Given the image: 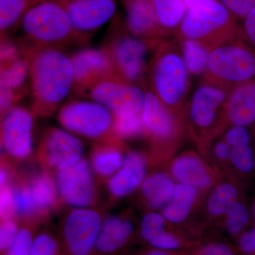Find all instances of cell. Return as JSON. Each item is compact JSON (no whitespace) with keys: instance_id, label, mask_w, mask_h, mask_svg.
<instances>
[{"instance_id":"1","label":"cell","mask_w":255,"mask_h":255,"mask_svg":"<svg viewBox=\"0 0 255 255\" xmlns=\"http://www.w3.org/2000/svg\"><path fill=\"white\" fill-rule=\"evenodd\" d=\"M21 51L28 63L33 110L49 115L73 89L71 57L58 48L46 47L24 46Z\"/></svg>"},{"instance_id":"2","label":"cell","mask_w":255,"mask_h":255,"mask_svg":"<svg viewBox=\"0 0 255 255\" xmlns=\"http://www.w3.org/2000/svg\"><path fill=\"white\" fill-rule=\"evenodd\" d=\"M150 64L152 90L167 108L180 112L191 90V75L186 68L177 40L160 42Z\"/></svg>"},{"instance_id":"3","label":"cell","mask_w":255,"mask_h":255,"mask_svg":"<svg viewBox=\"0 0 255 255\" xmlns=\"http://www.w3.org/2000/svg\"><path fill=\"white\" fill-rule=\"evenodd\" d=\"M233 15L219 0H199L186 9L179 38L196 40L210 48L238 38Z\"/></svg>"},{"instance_id":"4","label":"cell","mask_w":255,"mask_h":255,"mask_svg":"<svg viewBox=\"0 0 255 255\" xmlns=\"http://www.w3.org/2000/svg\"><path fill=\"white\" fill-rule=\"evenodd\" d=\"M21 26L32 46L58 48L76 33L65 6L55 1L33 5L21 18Z\"/></svg>"},{"instance_id":"5","label":"cell","mask_w":255,"mask_h":255,"mask_svg":"<svg viewBox=\"0 0 255 255\" xmlns=\"http://www.w3.org/2000/svg\"><path fill=\"white\" fill-rule=\"evenodd\" d=\"M204 78L229 90L255 80V50L239 37L213 47Z\"/></svg>"},{"instance_id":"6","label":"cell","mask_w":255,"mask_h":255,"mask_svg":"<svg viewBox=\"0 0 255 255\" xmlns=\"http://www.w3.org/2000/svg\"><path fill=\"white\" fill-rule=\"evenodd\" d=\"M58 120L65 130L77 136L100 139L112 134L113 114L95 101L66 104L58 112Z\"/></svg>"},{"instance_id":"7","label":"cell","mask_w":255,"mask_h":255,"mask_svg":"<svg viewBox=\"0 0 255 255\" xmlns=\"http://www.w3.org/2000/svg\"><path fill=\"white\" fill-rule=\"evenodd\" d=\"M159 43L146 41L130 33L117 36L105 50L110 55L119 80L137 85L143 80L147 72L148 50Z\"/></svg>"},{"instance_id":"8","label":"cell","mask_w":255,"mask_h":255,"mask_svg":"<svg viewBox=\"0 0 255 255\" xmlns=\"http://www.w3.org/2000/svg\"><path fill=\"white\" fill-rule=\"evenodd\" d=\"M230 90L217 82L202 79L188 103L189 121L196 130H214L223 117Z\"/></svg>"},{"instance_id":"9","label":"cell","mask_w":255,"mask_h":255,"mask_svg":"<svg viewBox=\"0 0 255 255\" xmlns=\"http://www.w3.org/2000/svg\"><path fill=\"white\" fill-rule=\"evenodd\" d=\"M57 187L61 200L75 208H91L97 201L93 170L87 159L65 167L57 174Z\"/></svg>"},{"instance_id":"10","label":"cell","mask_w":255,"mask_h":255,"mask_svg":"<svg viewBox=\"0 0 255 255\" xmlns=\"http://www.w3.org/2000/svg\"><path fill=\"white\" fill-rule=\"evenodd\" d=\"M33 117L27 109L14 107L3 116L1 144L10 158L23 161L33 152Z\"/></svg>"},{"instance_id":"11","label":"cell","mask_w":255,"mask_h":255,"mask_svg":"<svg viewBox=\"0 0 255 255\" xmlns=\"http://www.w3.org/2000/svg\"><path fill=\"white\" fill-rule=\"evenodd\" d=\"M145 95L137 85L119 79L103 80L90 90L92 100L108 109L114 116L141 113Z\"/></svg>"},{"instance_id":"12","label":"cell","mask_w":255,"mask_h":255,"mask_svg":"<svg viewBox=\"0 0 255 255\" xmlns=\"http://www.w3.org/2000/svg\"><path fill=\"white\" fill-rule=\"evenodd\" d=\"M100 214L90 208H76L64 221L63 234L72 255H89L96 246L102 227Z\"/></svg>"},{"instance_id":"13","label":"cell","mask_w":255,"mask_h":255,"mask_svg":"<svg viewBox=\"0 0 255 255\" xmlns=\"http://www.w3.org/2000/svg\"><path fill=\"white\" fill-rule=\"evenodd\" d=\"M82 140L62 129H48L42 138L38 157L43 166L58 171L76 163L82 158Z\"/></svg>"},{"instance_id":"14","label":"cell","mask_w":255,"mask_h":255,"mask_svg":"<svg viewBox=\"0 0 255 255\" xmlns=\"http://www.w3.org/2000/svg\"><path fill=\"white\" fill-rule=\"evenodd\" d=\"M71 59L74 70L73 89L76 91L90 90L103 80L119 79L110 55L105 50L82 49L72 55Z\"/></svg>"},{"instance_id":"15","label":"cell","mask_w":255,"mask_h":255,"mask_svg":"<svg viewBox=\"0 0 255 255\" xmlns=\"http://www.w3.org/2000/svg\"><path fill=\"white\" fill-rule=\"evenodd\" d=\"M63 6L76 33L100 28L113 17L117 10L115 0H68Z\"/></svg>"},{"instance_id":"16","label":"cell","mask_w":255,"mask_h":255,"mask_svg":"<svg viewBox=\"0 0 255 255\" xmlns=\"http://www.w3.org/2000/svg\"><path fill=\"white\" fill-rule=\"evenodd\" d=\"M175 114L157 98L153 92H145L141 111L145 135L158 142L173 140L179 128Z\"/></svg>"},{"instance_id":"17","label":"cell","mask_w":255,"mask_h":255,"mask_svg":"<svg viewBox=\"0 0 255 255\" xmlns=\"http://www.w3.org/2000/svg\"><path fill=\"white\" fill-rule=\"evenodd\" d=\"M145 156L136 151L129 152L124 157L122 167L110 178L108 190L112 197L122 199L141 187L145 178Z\"/></svg>"},{"instance_id":"18","label":"cell","mask_w":255,"mask_h":255,"mask_svg":"<svg viewBox=\"0 0 255 255\" xmlns=\"http://www.w3.org/2000/svg\"><path fill=\"white\" fill-rule=\"evenodd\" d=\"M170 175L180 184L192 186L197 189H206L214 184L212 170L208 164L194 152L178 155L170 165Z\"/></svg>"},{"instance_id":"19","label":"cell","mask_w":255,"mask_h":255,"mask_svg":"<svg viewBox=\"0 0 255 255\" xmlns=\"http://www.w3.org/2000/svg\"><path fill=\"white\" fill-rule=\"evenodd\" d=\"M226 118L232 126H255V80L232 87L226 105Z\"/></svg>"},{"instance_id":"20","label":"cell","mask_w":255,"mask_h":255,"mask_svg":"<svg viewBox=\"0 0 255 255\" xmlns=\"http://www.w3.org/2000/svg\"><path fill=\"white\" fill-rule=\"evenodd\" d=\"M128 29L132 36L160 43L162 38L151 0H127Z\"/></svg>"},{"instance_id":"21","label":"cell","mask_w":255,"mask_h":255,"mask_svg":"<svg viewBox=\"0 0 255 255\" xmlns=\"http://www.w3.org/2000/svg\"><path fill=\"white\" fill-rule=\"evenodd\" d=\"M133 224L122 216H110L102 223L95 248L104 254L118 251L133 233Z\"/></svg>"},{"instance_id":"22","label":"cell","mask_w":255,"mask_h":255,"mask_svg":"<svg viewBox=\"0 0 255 255\" xmlns=\"http://www.w3.org/2000/svg\"><path fill=\"white\" fill-rule=\"evenodd\" d=\"M175 187L172 176L157 172L146 177L140 188L147 205L151 209H164L172 200Z\"/></svg>"},{"instance_id":"23","label":"cell","mask_w":255,"mask_h":255,"mask_svg":"<svg viewBox=\"0 0 255 255\" xmlns=\"http://www.w3.org/2000/svg\"><path fill=\"white\" fill-rule=\"evenodd\" d=\"M27 183L40 217L48 216L60 197L56 182L49 172L43 170L31 176Z\"/></svg>"},{"instance_id":"24","label":"cell","mask_w":255,"mask_h":255,"mask_svg":"<svg viewBox=\"0 0 255 255\" xmlns=\"http://www.w3.org/2000/svg\"><path fill=\"white\" fill-rule=\"evenodd\" d=\"M199 189L187 184H176L173 197L163 209L162 215L166 221L180 223L190 214L198 197Z\"/></svg>"},{"instance_id":"25","label":"cell","mask_w":255,"mask_h":255,"mask_svg":"<svg viewBox=\"0 0 255 255\" xmlns=\"http://www.w3.org/2000/svg\"><path fill=\"white\" fill-rule=\"evenodd\" d=\"M181 54L191 76L204 78L207 72L211 48L204 43L189 38H177Z\"/></svg>"},{"instance_id":"26","label":"cell","mask_w":255,"mask_h":255,"mask_svg":"<svg viewBox=\"0 0 255 255\" xmlns=\"http://www.w3.org/2000/svg\"><path fill=\"white\" fill-rule=\"evenodd\" d=\"M162 36L179 30L185 14L184 0H151Z\"/></svg>"},{"instance_id":"27","label":"cell","mask_w":255,"mask_h":255,"mask_svg":"<svg viewBox=\"0 0 255 255\" xmlns=\"http://www.w3.org/2000/svg\"><path fill=\"white\" fill-rule=\"evenodd\" d=\"M124 157L122 150L114 144L99 145L91 155L92 170L101 177H112L122 167Z\"/></svg>"},{"instance_id":"28","label":"cell","mask_w":255,"mask_h":255,"mask_svg":"<svg viewBox=\"0 0 255 255\" xmlns=\"http://www.w3.org/2000/svg\"><path fill=\"white\" fill-rule=\"evenodd\" d=\"M28 73V63L23 55L1 61L0 83L9 87L18 99L26 85Z\"/></svg>"},{"instance_id":"29","label":"cell","mask_w":255,"mask_h":255,"mask_svg":"<svg viewBox=\"0 0 255 255\" xmlns=\"http://www.w3.org/2000/svg\"><path fill=\"white\" fill-rule=\"evenodd\" d=\"M238 187L231 182H223L215 187L207 202L208 213L214 217L226 215L231 206L238 201Z\"/></svg>"},{"instance_id":"30","label":"cell","mask_w":255,"mask_h":255,"mask_svg":"<svg viewBox=\"0 0 255 255\" xmlns=\"http://www.w3.org/2000/svg\"><path fill=\"white\" fill-rule=\"evenodd\" d=\"M112 134L117 139H132L145 135L141 113L114 116Z\"/></svg>"},{"instance_id":"31","label":"cell","mask_w":255,"mask_h":255,"mask_svg":"<svg viewBox=\"0 0 255 255\" xmlns=\"http://www.w3.org/2000/svg\"><path fill=\"white\" fill-rule=\"evenodd\" d=\"M30 0H0V28L1 36L22 18Z\"/></svg>"},{"instance_id":"32","label":"cell","mask_w":255,"mask_h":255,"mask_svg":"<svg viewBox=\"0 0 255 255\" xmlns=\"http://www.w3.org/2000/svg\"><path fill=\"white\" fill-rule=\"evenodd\" d=\"M13 193L16 216L27 219L40 217L27 182L13 187Z\"/></svg>"},{"instance_id":"33","label":"cell","mask_w":255,"mask_h":255,"mask_svg":"<svg viewBox=\"0 0 255 255\" xmlns=\"http://www.w3.org/2000/svg\"><path fill=\"white\" fill-rule=\"evenodd\" d=\"M250 221V214L246 204L237 201L226 214V225L228 232L233 236L239 234Z\"/></svg>"},{"instance_id":"34","label":"cell","mask_w":255,"mask_h":255,"mask_svg":"<svg viewBox=\"0 0 255 255\" xmlns=\"http://www.w3.org/2000/svg\"><path fill=\"white\" fill-rule=\"evenodd\" d=\"M230 161L241 174L248 175L255 172L254 149L251 144L232 147Z\"/></svg>"},{"instance_id":"35","label":"cell","mask_w":255,"mask_h":255,"mask_svg":"<svg viewBox=\"0 0 255 255\" xmlns=\"http://www.w3.org/2000/svg\"><path fill=\"white\" fill-rule=\"evenodd\" d=\"M166 219L163 215L151 211L142 218L141 236L145 241H149L161 231H164Z\"/></svg>"},{"instance_id":"36","label":"cell","mask_w":255,"mask_h":255,"mask_svg":"<svg viewBox=\"0 0 255 255\" xmlns=\"http://www.w3.org/2000/svg\"><path fill=\"white\" fill-rule=\"evenodd\" d=\"M58 252L54 238L48 233H41L33 240L30 255H57Z\"/></svg>"},{"instance_id":"37","label":"cell","mask_w":255,"mask_h":255,"mask_svg":"<svg viewBox=\"0 0 255 255\" xmlns=\"http://www.w3.org/2000/svg\"><path fill=\"white\" fill-rule=\"evenodd\" d=\"M17 223L14 219L1 221L0 227V249L6 253L14 244L19 232Z\"/></svg>"},{"instance_id":"38","label":"cell","mask_w":255,"mask_h":255,"mask_svg":"<svg viewBox=\"0 0 255 255\" xmlns=\"http://www.w3.org/2000/svg\"><path fill=\"white\" fill-rule=\"evenodd\" d=\"M0 210L1 220L14 219L16 217L15 212L14 193L11 184L1 186L0 194Z\"/></svg>"},{"instance_id":"39","label":"cell","mask_w":255,"mask_h":255,"mask_svg":"<svg viewBox=\"0 0 255 255\" xmlns=\"http://www.w3.org/2000/svg\"><path fill=\"white\" fill-rule=\"evenodd\" d=\"M223 140L232 148L237 146L251 145L252 137L248 128L231 126L225 132Z\"/></svg>"},{"instance_id":"40","label":"cell","mask_w":255,"mask_h":255,"mask_svg":"<svg viewBox=\"0 0 255 255\" xmlns=\"http://www.w3.org/2000/svg\"><path fill=\"white\" fill-rule=\"evenodd\" d=\"M33 241L31 231L26 228H21L14 244L6 252V255H30Z\"/></svg>"},{"instance_id":"41","label":"cell","mask_w":255,"mask_h":255,"mask_svg":"<svg viewBox=\"0 0 255 255\" xmlns=\"http://www.w3.org/2000/svg\"><path fill=\"white\" fill-rule=\"evenodd\" d=\"M233 16L244 18L255 8V0H219Z\"/></svg>"},{"instance_id":"42","label":"cell","mask_w":255,"mask_h":255,"mask_svg":"<svg viewBox=\"0 0 255 255\" xmlns=\"http://www.w3.org/2000/svg\"><path fill=\"white\" fill-rule=\"evenodd\" d=\"M238 37L255 50V8L243 18V26L239 28Z\"/></svg>"},{"instance_id":"43","label":"cell","mask_w":255,"mask_h":255,"mask_svg":"<svg viewBox=\"0 0 255 255\" xmlns=\"http://www.w3.org/2000/svg\"><path fill=\"white\" fill-rule=\"evenodd\" d=\"M148 242L151 246L160 251H171L177 249L180 246L179 239L172 233L164 230Z\"/></svg>"},{"instance_id":"44","label":"cell","mask_w":255,"mask_h":255,"mask_svg":"<svg viewBox=\"0 0 255 255\" xmlns=\"http://www.w3.org/2000/svg\"><path fill=\"white\" fill-rule=\"evenodd\" d=\"M14 92L4 84L0 83V108L1 115H4L12 108L15 101L17 100Z\"/></svg>"},{"instance_id":"45","label":"cell","mask_w":255,"mask_h":255,"mask_svg":"<svg viewBox=\"0 0 255 255\" xmlns=\"http://www.w3.org/2000/svg\"><path fill=\"white\" fill-rule=\"evenodd\" d=\"M239 248L242 252L248 255L255 253V228L248 231L241 236L239 241Z\"/></svg>"},{"instance_id":"46","label":"cell","mask_w":255,"mask_h":255,"mask_svg":"<svg viewBox=\"0 0 255 255\" xmlns=\"http://www.w3.org/2000/svg\"><path fill=\"white\" fill-rule=\"evenodd\" d=\"M213 152L216 158L221 162H227L231 159V147L223 138L215 143Z\"/></svg>"},{"instance_id":"47","label":"cell","mask_w":255,"mask_h":255,"mask_svg":"<svg viewBox=\"0 0 255 255\" xmlns=\"http://www.w3.org/2000/svg\"><path fill=\"white\" fill-rule=\"evenodd\" d=\"M199 255H233L231 248L224 244H211L201 250Z\"/></svg>"},{"instance_id":"48","label":"cell","mask_w":255,"mask_h":255,"mask_svg":"<svg viewBox=\"0 0 255 255\" xmlns=\"http://www.w3.org/2000/svg\"><path fill=\"white\" fill-rule=\"evenodd\" d=\"M145 255H170L168 253H166L163 251H160V250H157V251H152L150 253H147Z\"/></svg>"},{"instance_id":"49","label":"cell","mask_w":255,"mask_h":255,"mask_svg":"<svg viewBox=\"0 0 255 255\" xmlns=\"http://www.w3.org/2000/svg\"><path fill=\"white\" fill-rule=\"evenodd\" d=\"M254 140H255L254 155H255V133H254Z\"/></svg>"},{"instance_id":"50","label":"cell","mask_w":255,"mask_h":255,"mask_svg":"<svg viewBox=\"0 0 255 255\" xmlns=\"http://www.w3.org/2000/svg\"><path fill=\"white\" fill-rule=\"evenodd\" d=\"M55 1V0H40V1Z\"/></svg>"}]
</instances>
